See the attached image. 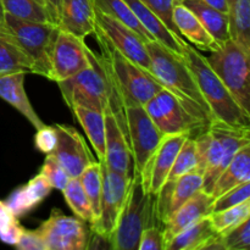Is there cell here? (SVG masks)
<instances>
[{"label":"cell","mask_w":250,"mask_h":250,"mask_svg":"<svg viewBox=\"0 0 250 250\" xmlns=\"http://www.w3.org/2000/svg\"><path fill=\"white\" fill-rule=\"evenodd\" d=\"M250 181V143L242 146L214 183L210 195L216 199L241 183Z\"/></svg>","instance_id":"cell-26"},{"label":"cell","mask_w":250,"mask_h":250,"mask_svg":"<svg viewBox=\"0 0 250 250\" xmlns=\"http://www.w3.org/2000/svg\"><path fill=\"white\" fill-rule=\"evenodd\" d=\"M202 1L222 14H229V0H202Z\"/></svg>","instance_id":"cell-47"},{"label":"cell","mask_w":250,"mask_h":250,"mask_svg":"<svg viewBox=\"0 0 250 250\" xmlns=\"http://www.w3.org/2000/svg\"><path fill=\"white\" fill-rule=\"evenodd\" d=\"M16 72L32 73V62L12 39L0 37V77Z\"/></svg>","instance_id":"cell-31"},{"label":"cell","mask_w":250,"mask_h":250,"mask_svg":"<svg viewBox=\"0 0 250 250\" xmlns=\"http://www.w3.org/2000/svg\"><path fill=\"white\" fill-rule=\"evenodd\" d=\"M90 51L84 39L59 28L51 54V81L67 80L89 67Z\"/></svg>","instance_id":"cell-13"},{"label":"cell","mask_w":250,"mask_h":250,"mask_svg":"<svg viewBox=\"0 0 250 250\" xmlns=\"http://www.w3.org/2000/svg\"><path fill=\"white\" fill-rule=\"evenodd\" d=\"M250 199V181L241 183L232 189L227 190L226 193L220 195L219 198L212 203V211H220V210L227 209V208L234 207L241 203Z\"/></svg>","instance_id":"cell-40"},{"label":"cell","mask_w":250,"mask_h":250,"mask_svg":"<svg viewBox=\"0 0 250 250\" xmlns=\"http://www.w3.org/2000/svg\"><path fill=\"white\" fill-rule=\"evenodd\" d=\"M39 173L45 177V180L50 183L53 189L55 188L58 190H62L70 180V176L66 173L62 166L54 158L53 154H46Z\"/></svg>","instance_id":"cell-39"},{"label":"cell","mask_w":250,"mask_h":250,"mask_svg":"<svg viewBox=\"0 0 250 250\" xmlns=\"http://www.w3.org/2000/svg\"><path fill=\"white\" fill-rule=\"evenodd\" d=\"M6 23L12 41L32 62V73L51 81V54L59 33L53 23L19 20L6 14Z\"/></svg>","instance_id":"cell-6"},{"label":"cell","mask_w":250,"mask_h":250,"mask_svg":"<svg viewBox=\"0 0 250 250\" xmlns=\"http://www.w3.org/2000/svg\"><path fill=\"white\" fill-rule=\"evenodd\" d=\"M249 216L250 199L238 205H234V207L220 210V211H212L209 215L210 221H211L215 231L219 234H224L229 229H234L236 226L241 225L244 220L249 219Z\"/></svg>","instance_id":"cell-35"},{"label":"cell","mask_w":250,"mask_h":250,"mask_svg":"<svg viewBox=\"0 0 250 250\" xmlns=\"http://www.w3.org/2000/svg\"><path fill=\"white\" fill-rule=\"evenodd\" d=\"M150 59V75L172 93L192 115L210 125L212 116L197 82L182 55L156 41L146 43Z\"/></svg>","instance_id":"cell-1"},{"label":"cell","mask_w":250,"mask_h":250,"mask_svg":"<svg viewBox=\"0 0 250 250\" xmlns=\"http://www.w3.org/2000/svg\"><path fill=\"white\" fill-rule=\"evenodd\" d=\"M26 72H16L0 77V98L17 110L22 116L28 120L36 129L42 128L44 122L32 106L24 90Z\"/></svg>","instance_id":"cell-21"},{"label":"cell","mask_w":250,"mask_h":250,"mask_svg":"<svg viewBox=\"0 0 250 250\" xmlns=\"http://www.w3.org/2000/svg\"><path fill=\"white\" fill-rule=\"evenodd\" d=\"M144 109L164 136L187 134L194 138L209 128V125L190 114L182 103L165 88L156 93L144 105Z\"/></svg>","instance_id":"cell-9"},{"label":"cell","mask_w":250,"mask_h":250,"mask_svg":"<svg viewBox=\"0 0 250 250\" xmlns=\"http://www.w3.org/2000/svg\"><path fill=\"white\" fill-rule=\"evenodd\" d=\"M93 1H94V7L98 11L112 17L125 26L133 29L146 43L149 41H154L150 34L146 31V28L139 23V21L125 0H93Z\"/></svg>","instance_id":"cell-30"},{"label":"cell","mask_w":250,"mask_h":250,"mask_svg":"<svg viewBox=\"0 0 250 250\" xmlns=\"http://www.w3.org/2000/svg\"><path fill=\"white\" fill-rule=\"evenodd\" d=\"M188 138L187 134H166L150 160L146 164L142 172V186L146 193L158 195L163 186L165 185L167 176L172 168L175 159L180 151L181 146Z\"/></svg>","instance_id":"cell-16"},{"label":"cell","mask_w":250,"mask_h":250,"mask_svg":"<svg viewBox=\"0 0 250 250\" xmlns=\"http://www.w3.org/2000/svg\"><path fill=\"white\" fill-rule=\"evenodd\" d=\"M127 125L128 148L133 160L134 175H142L146 164L160 142L164 134L159 131L153 120L146 114L144 106L129 105L125 106Z\"/></svg>","instance_id":"cell-10"},{"label":"cell","mask_w":250,"mask_h":250,"mask_svg":"<svg viewBox=\"0 0 250 250\" xmlns=\"http://www.w3.org/2000/svg\"><path fill=\"white\" fill-rule=\"evenodd\" d=\"M198 167V158H197V148H195V141L193 137H188L185 143L181 146L177 156L175 159L172 168L167 176V180L165 183L175 182L177 178L187 175L190 172H197Z\"/></svg>","instance_id":"cell-36"},{"label":"cell","mask_w":250,"mask_h":250,"mask_svg":"<svg viewBox=\"0 0 250 250\" xmlns=\"http://www.w3.org/2000/svg\"><path fill=\"white\" fill-rule=\"evenodd\" d=\"M46 11H48L49 17H50L51 23L59 26L61 15V6H62V0H44Z\"/></svg>","instance_id":"cell-45"},{"label":"cell","mask_w":250,"mask_h":250,"mask_svg":"<svg viewBox=\"0 0 250 250\" xmlns=\"http://www.w3.org/2000/svg\"><path fill=\"white\" fill-rule=\"evenodd\" d=\"M222 250H249L250 249V219L244 220L241 225L220 234Z\"/></svg>","instance_id":"cell-38"},{"label":"cell","mask_w":250,"mask_h":250,"mask_svg":"<svg viewBox=\"0 0 250 250\" xmlns=\"http://www.w3.org/2000/svg\"><path fill=\"white\" fill-rule=\"evenodd\" d=\"M105 117V158L104 163L110 170L133 177L134 167L128 143L111 109L104 110Z\"/></svg>","instance_id":"cell-17"},{"label":"cell","mask_w":250,"mask_h":250,"mask_svg":"<svg viewBox=\"0 0 250 250\" xmlns=\"http://www.w3.org/2000/svg\"><path fill=\"white\" fill-rule=\"evenodd\" d=\"M176 2H180V4L187 6L198 17V20L202 22L203 26L211 34L212 38L216 41L219 45L231 39L229 38L227 15L212 9L202 0H176Z\"/></svg>","instance_id":"cell-27"},{"label":"cell","mask_w":250,"mask_h":250,"mask_svg":"<svg viewBox=\"0 0 250 250\" xmlns=\"http://www.w3.org/2000/svg\"><path fill=\"white\" fill-rule=\"evenodd\" d=\"M51 190L53 187L50 183L45 180L44 176L38 173L26 185L16 188L5 200V204L16 217L23 216L38 207L50 194Z\"/></svg>","instance_id":"cell-24"},{"label":"cell","mask_w":250,"mask_h":250,"mask_svg":"<svg viewBox=\"0 0 250 250\" xmlns=\"http://www.w3.org/2000/svg\"><path fill=\"white\" fill-rule=\"evenodd\" d=\"M56 142H58V134L54 126H45L44 125L42 128L37 129V133L34 136V143L37 149L42 153L51 154L55 149Z\"/></svg>","instance_id":"cell-43"},{"label":"cell","mask_w":250,"mask_h":250,"mask_svg":"<svg viewBox=\"0 0 250 250\" xmlns=\"http://www.w3.org/2000/svg\"><path fill=\"white\" fill-rule=\"evenodd\" d=\"M5 12L19 20L51 23L44 0H1Z\"/></svg>","instance_id":"cell-32"},{"label":"cell","mask_w":250,"mask_h":250,"mask_svg":"<svg viewBox=\"0 0 250 250\" xmlns=\"http://www.w3.org/2000/svg\"><path fill=\"white\" fill-rule=\"evenodd\" d=\"M95 9V7H94ZM95 28L119 53L150 73V59L146 42L129 27L95 9Z\"/></svg>","instance_id":"cell-14"},{"label":"cell","mask_w":250,"mask_h":250,"mask_svg":"<svg viewBox=\"0 0 250 250\" xmlns=\"http://www.w3.org/2000/svg\"><path fill=\"white\" fill-rule=\"evenodd\" d=\"M172 17L181 37L192 43L195 49L210 51V53L216 50L219 44L187 6L180 4V2H176V5L173 6Z\"/></svg>","instance_id":"cell-23"},{"label":"cell","mask_w":250,"mask_h":250,"mask_svg":"<svg viewBox=\"0 0 250 250\" xmlns=\"http://www.w3.org/2000/svg\"><path fill=\"white\" fill-rule=\"evenodd\" d=\"M138 250H165L163 227L154 225L143 229L139 238Z\"/></svg>","instance_id":"cell-42"},{"label":"cell","mask_w":250,"mask_h":250,"mask_svg":"<svg viewBox=\"0 0 250 250\" xmlns=\"http://www.w3.org/2000/svg\"><path fill=\"white\" fill-rule=\"evenodd\" d=\"M19 217L12 214L5 202L0 200V241L15 246L21 236L23 227L20 225Z\"/></svg>","instance_id":"cell-37"},{"label":"cell","mask_w":250,"mask_h":250,"mask_svg":"<svg viewBox=\"0 0 250 250\" xmlns=\"http://www.w3.org/2000/svg\"><path fill=\"white\" fill-rule=\"evenodd\" d=\"M100 164L103 175L100 212L98 219L90 226L94 234L107 242L124 208L132 177L110 170L104 161H100Z\"/></svg>","instance_id":"cell-11"},{"label":"cell","mask_w":250,"mask_h":250,"mask_svg":"<svg viewBox=\"0 0 250 250\" xmlns=\"http://www.w3.org/2000/svg\"><path fill=\"white\" fill-rule=\"evenodd\" d=\"M45 244L46 250H84L88 248L87 222L75 216H67L61 210L51 214L36 229Z\"/></svg>","instance_id":"cell-12"},{"label":"cell","mask_w":250,"mask_h":250,"mask_svg":"<svg viewBox=\"0 0 250 250\" xmlns=\"http://www.w3.org/2000/svg\"><path fill=\"white\" fill-rule=\"evenodd\" d=\"M58 83L68 107L73 105L104 112L109 107V82L98 54L90 51V66Z\"/></svg>","instance_id":"cell-8"},{"label":"cell","mask_w":250,"mask_h":250,"mask_svg":"<svg viewBox=\"0 0 250 250\" xmlns=\"http://www.w3.org/2000/svg\"><path fill=\"white\" fill-rule=\"evenodd\" d=\"M203 183L204 180L200 173L190 172L163 186L156 195V216L161 226L175 210L203 189Z\"/></svg>","instance_id":"cell-18"},{"label":"cell","mask_w":250,"mask_h":250,"mask_svg":"<svg viewBox=\"0 0 250 250\" xmlns=\"http://www.w3.org/2000/svg\"><path fill=\"white\" fill-rule=\"evenodd\" d=\"M54 127L58 134V142L51 154L70 178L80 177L84 168L94 163V156L77 129L65 125H55Z\"/></svg>","instance_id":"cell-15"},{"label":"cell","mask_w":250,"mask_h":250,"mask_svg":"<svg viewBox=\"0 0 250 250\" xmlns=\"http://www.w3.org/2000/svg\"><path fill=\"white\" fill-rule=\"evenodd\" d=\"M14 247H16L19 250H46L43 239L37 233L36 229L29 231V229H23L19 241Z\"/></svg>","instance_id":"cell-44"},{"label":"cell","mask_w":250,"mask_h":250,"mask_svg":"<svg viewBox=\"0 0 250 250\" xmlns=\"http://www.w3.org/2000/svg\"><path fill=\"white\" fill-rule=\"evenodd\" d=\"M0 37L1 38H11V34H10L9 27L6 23V12H5L4 6H2V2L0 0Z\"/></svg>","instance_id":"cell-46"},{"label":"cell","mask_w":250,"mask_h":250,"mask_svg":"<svg viewBox=\"0 0 250 250\" xmlns=\"http://www.w3.org/2000/svg\"><path fill=\"white\" fill-rule=\"evenodd\" d=\"M143 4H146L161 21L164 22L166 27L172 32L173 34H176L177 37L182 38L178 32L177 27L175 26V22H173L172 17V11L173 6L176 5V0H141Z\"/></svg>","instance_id":"cell-41"},{"label":"cell","mask_w":250,"mask_h":250,"mask_svg":"<svg viewBox=\"0 0 250 250\" xmlns=\"http://www.w3.org/2000/svg\"><path fill=\"white\" fill-rule=\"evenodd\" d=\"M73 115L82 128L84 129L85 136L94 148L98 160L104 161L105 158V117L104 112L89 107L73 105L71 107Z\"/></svg>","instance_id":"cell-28"},{"label":"cell","mask_w":250,"mask_h":250,"mask_svg":"<svg viewBox=\"0 0 250 250\" xmlns=\"http://www.w3.org/2000/svg\"><path fill=\"white\" fill-rule=\"evenodd\" d=\"M81 185L89 199L90 207H92L94 221L98 219L100 212V199H102V188H103V175H102V164L100 161H94L84 168L80 177Z\"/></svg>","instance_id":"cell-34"},{"label":"cell","mask_w":250,"mask_h":250,"mask_svg":"<svg viewBox=\"0 0 250 250\" xmlns=\"http://www.w3.org/2000/svg\"><path fill=\"white\" fill-rule=\"evenodd\" d=\"M219 233L215 231L209 216L198 220L173 237L165 250H203L216 241Z\"/></svg>","instance_id":"cell-25"},{"label":"cell","mask_w":250,"mask_h":250,"mask_svg":"<svg viewBox=\"0 0 250 250\" xmlns=\"http://www.w3.org/2000/svg\"><path fill=\"white\" fill-rule=\"evenodd\" d=\"M229 38L250 55V0H229Z\"/></svg>","instance_id":"cell-29"},{"label":"cell","mask_w":250,"mask_h":250,"mask_svg":"<svg viewBox=\"0 0 250 250\" xmlns=\"http://www.w3.org/2000/svg\"><path fill=\"white\" fill-rule=\"evenodd\" d=\"M61 192H62L66 203L73 211V214L76 215V217L89 225L94 222L92 207H90L89 199H88L87 194H85L84 189L81 185L80 178H70L66 187Z\"/></svg>","instance_id":"cell-33"},{"label":"cell","mask_w":250,"mask_h":250,"mask_svg":"<svg viewBox=\"0 0 250 250\" xmlns=\"http://www.w3.org/2000/svg\"><path fill=\"white\" fill-rule=\"evenodd\" d=\"M250 55L233 41L220 44L207 58L208 63L237 104L250 115Z\"/></svg>","instance_id":"cell-7"},{"label":"cell","mask_w":250,"mask_h":250,"mask_svg":"<svg viewBox=\"0 0 250 250\" xmlns=\"http://www.w3.org/2000/svg\"><path fill=\"white\" fill-rule=\"evenodd\" d=\"M197 172L203 176V190L210 194L214 183L237 151L250 143V127H236L212 120L207 131L194 137Z\"/></svg>","instance_id":"cell-2"},{"label":"cell","mask_w":250,"mask_h":250,"mask_svg":"<svg viewBox=\"0 0 250 250\" xmlns=\"http://www.w3.org/2000/svg\"><path fill=\"white\" fill-rule=\"evenodd\" d=\"M95 39L100 49V55L106 60L115 83L121 94L125 106H144L154 95L163 89L158 81L149 72L134 63L116 50L103 34L95 28Z\"/></svg>","instance_id":"cell-5"},{"label":"cell","mask_w":250,"mask_h":250,"mask_svg":"<svg viewBox=\"0 0 250 250\" xmlns=\"http://www.w3.org/2000/svg\"><path fill=\"white\" fill-rule=\"evenodd\" d=\"M125 1L132 10L139 23L146 28V31L150 34L154 41L165 45L170 50L182 55L183 45L187 41L173 34L164 24V22L141 0H125Z\"/></svg>","instance_id":"cell-22"},{"label":"cell","mask_w":250,"mask_h":250,"mask_svg":"<svg viewBox=\"0 0 250 250\" xmlns=\"http://www.w3.org/2000/svg\"><path fill=\"white\" fill-rule=\"evenodd\" d=\"M212 203L214 199L210 194L204 190H199L195 193L189 200L181 205L177 210L171 214V216L163 224L164 241H165V248L168 242L177 236L180 232L187 229L198 220L205 216H209L212 212Z\"/></svg>","instance_id":"cell-19"},{"label":"cell","mask_w":250,"mask_h":250,"mask_svg":"<svg viewBox=\"0 0 250 250\" xmlns=\"http://www.w3.org/2000/svg\"><path fill=\"white\" fill-rule=\"evenodd\" d=\"M59 28L85 39L95 31V9L93 0H62Z\"/></svg>","instance_id":"cell-20"},{"label":"cell","mask_w":250,"mask_h":250,"mask_svg":"<svg viewBox=\"0 0 250 250\" xmlns=\"http://www.w3.org/2000/svg\"><path fill=\"white\" fill-rule=\"evenodd\" d=\"M182 56L211 111L212 120L236 127H250V115L237 104L229 89L210 67L207 58L188 42L183 45Z\"/></svg>","instance_id":"cell-3"},{"label":"cell","mask_w":250,"mask_h":250,"mask_svg":"<svg viewBox=\"0 0 250 250\" xmlns=\"http://www.w3.org/2000/svg\"><path fill=\"white\" fill-rule=\"evenodd\" d=\"M161 224L156 216V195L146 193L139 175H133L116 226L107 243L114 250H138L139 238L146 227Z\"/></svg>","instance_id":"cell-4"}]
</instances>
